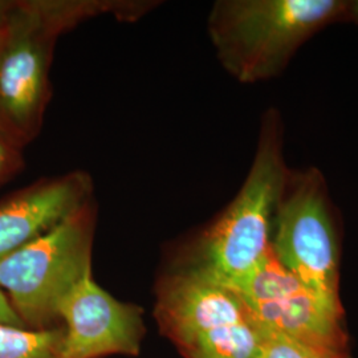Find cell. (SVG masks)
<instances>
[{
	"label": "cell",
	"instance_id": "cell-3",
	"mask_svg": "<svg viewBox=\"0 0 358 358\" xmlns=\"http://www.w3.org/2000/svg\"><path fill=\"white\" fill-rule=\"evenodd\" d=\"M345 0H220L208 17L217 59L241 83L268 80L324 27L348 19Z\"/></svg>",
	"mask_w": 358,
	"mask_h": 358
},
{
	"label": "cell",
	"instance_id": "cell-4",
	"mask_svg": "<svg viewBox=\"0 0 358 358\" xmlns=\"http://www.w3.org/2000/svg\"><path fill=\"white\" fill-rule=\"evenodd\" d=\"M92 199L51 230L0 260V288L29 329H48L57 307L92 272Z\"/></svg>",
	"mask_w": 358,
	"mask_h": 358
},
{
	"label": "cell",
	"instance_id": "cell-7",
	"mask_svg": "<svg viewBox=\"0 0 358 358\" xmlns=\"http://www.w3.org/2000/svg\"><path fill=\"white\" fill-rule=\"evenodd\" d=\"M271 248L309 291L333 309L343 310L337 236L317 170L289 177L275 217Z\"/></svg>",
	"mask_w": 358,
	"mask_h": 358
},
{
	"label": "cell",
	"instance_id": "cell-1",
	"mask_svg": "<svg viewBox=\"0 0 358 358\" xmlns=\"http://www.w3.org/2000/svg\"><path fill=\"white\" fill-rule=\"evenodd\" d=\"M154 6L142 0L0 1V130L20 148L38 136L51 97L53 51L63 34L105 13L131 22Z\"/></svg>",
	"mask_w": 358,
	"mask_h": 358
},
{
	"label": "cell",
	"instance_id": "cell-5",
	"mask_svg": "<svg viewBox=\"0 0 358 358\" xmlns=\"http://www.w3.org/2000/svg\"><path fill=\"white\" fill-rule=\"evenodd\" d=\"M155 316L186 358H257L255 321L238 294L182 268L159 282Z\"/></svg>",
	"mask_w": 358,
	"mask_h": 358
},
{
	"label": "cell",
	"instance_id": "cell-10",
	"mask_svg": "<svg viewBox=\"0 0 358 358\" xmlns=\"http://www.w3.org/2000/svg\"><path fill=\"white\" fill-rule=\"evenodd\" d=\"M64 329L0 325V358H62Z\"/></svg>",
	"mask_w": 358,
	"mask_h": 358
},
{
	"label": "cell",
	"instance_id": "cell-13",
	"mask_svg": "<svg viewBox=\"0 0 358 358\" xmlns=\"http://www.w3.org/2000/svg\"><path fill=\"white\" fill-rule=\"evenodd\" d=\"M0 325L27 328L26 324L19 317V315L13 309L11 301L8 300L7 294L1 291V288H0Z\"/></svg>",
	"mask_w": 358,
	"mask_h": 358
},
{
	"label": "cell",
	"instance_id": "cell-9",
	"mask_svg": "<svg viewBox=\"0 0 358 358\" xmlns=\"http://www.w3.org/2000/svg\"><path fill=\"white\" fill-rule=\"evenodd\" d=\"M92 199V179L75 171L45 179L0 203V260L51 230Z\"/></svg>",
	"mask_w": 358,
	"mask_h": 358
},
{
	"label": "cell",
	"instance_id": "cell-12",
	"mask_svg": "<svg viewBox=\"0 0 358 358\" xmlns=\"http://www.w3.org/2000/svg\"><path fill=\"white\" fill-rule=\"evenodd\" d=\"M23 166L22 148L0 130V183Z\"/></svg>",
	"mask_w": 358,
	"mask_h": 358
},
{
	"label": "cell",
	"instance_id": "cell-6",
	"mask_svg": "<svg viewBox=\"0 0 358 358\" xmlns=\"http://www.w3.org/2000/svg\"><path fill=\"white\" fill-rule=\"evenodd\" d=\"M252 320L321 358H352L344 310L320 297L282 266L269 248L264 259L230 287Z\"/></svg>",
	"mask_w": 358,
	"mask_h": 358
},
{
	"label": "cell",
	"instance_id": "cell-14",
	"mask_svg": "<svg viewBox=\"0 0 358 358\" xmlns=\"http://www.w3.org/2000/svg\"><path fill=\"white\" fill-rule=\"evenodd\" d=\"M348 19H352V20H355V22H358V0L349 3Z\"/></svg>",
	"mask_w": 358,
	"mask_h": 358
},
{
	"label": "cell",
	"instance_id": "cell-2",
	"mask_svg": "<svg viewBox=\"0 0 358 358\" xmlns=\"http://www.w3.org/2000/svg\"><path fill=\"white\" fill-rule=\"evenodd\" d=\"M289 177L279 117L269 113L241 192L199 238L185 268L226 288L247 276L271 248L275 217Z\"/></svg>",
	"mask_w": 358,
	"mask_h": 358
},
{
	"label": "cell",
	"instance_id": "cell-11",
	"mask_svg": "<svg viewBox=\"0 0 358 358\" xmlns=\"http://www.w3.org/2000/svg\"><path fill=\"white\" fill-rule=\"evenodd\" d=\"M259 333L257 358H321L294 341L256 324Z\"/></svg>",
	"mask_w": 358,
	"mask_h": 358
},
{
	"label": "cell",
	"instance_id": "cell-15",
	"mask_svg": "<svg viewBox=\"0 0 358 358\" xmlns=\"http://www.w3.org/2000/svg\"><path fill=\"white\" fill-rule=\"evenodd\" d=\"M189 358H211V357H206V356H192V357Z\"/></svg>",
	"mask_w": 358,
	"mask_h": 358
},
{
	"label": "cell",
	"instance_id": "cell-8",
	"mask_svg": "<svg viewBox=\"0 0 358 358\" xmlns=\"http://www.w3.org/2000/svg\"><path fill=\"white\" fill-rule=\"evenodd\" d=\"M64 321L62 358L137 356L143 337L140 308L108 294L87 273L57 307Z\"/></svg>",
	"mask_w": 358,
	"mask_h": 358
}]
</instances>
